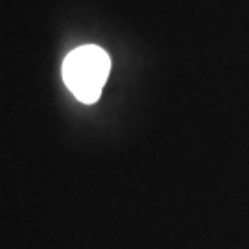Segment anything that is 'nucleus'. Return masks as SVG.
I'll use <instances>...</instances> for the list:
<instances>
[{
  "instance_id": "nucleus-1",
  "label": "nucleus",
  "mask_w": 249,
  "mask_h": 249,
  "mask_svg": "<svg viewBox=\"0 0 249 249\" xmlns=\"http://www.w3.org/2000/svg\"><path fill=\"white\" fill-rule=\"evenodd\" d=\"M111 71V57L104 48L85 45L74 48L63 61V81L83 104H94L102 96Z\"/></svg>"
}]
</instances>
